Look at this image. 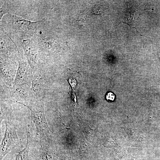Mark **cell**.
<instances>
[{
	"mask_svg": "<svg viewBox=\"0 0 160 160\" xmlns=\"http://www.w3.org/2000/svg\"><path fill=\"white\" fill-rule=\"evenodd\" d=\"M27 142L26 145L23 149L18 153L15 160H28L29 152L31 146L30 133L27 130Z\"/></svg>",
	"mask_w": 160,
	"mask_h": 160,
	"instance_id": "obj_9",
	"label": "cell"
},
{
	"mask_svg": "<svg viewBox=\"0 0 160 160\" xmlns=\"http://www.w3.org/2000/svg\"><path fill=\"white\" fill-rule=\"evenodd\" d=\"M17 71L14 67L1 58V79L5 86L12 87L13 85Z\"/></svg>",
	"mask_w": 160,
	"mask_h": 160,
	"instance_id": "obj_8",
	"label": "cell"
},
{
	"mask_svg": "<svg viewBox=\"0 0 160 160\" xmlns=\"http://www.w3.org/2000/svg\"><path fill=\"white\" fill-rule=\"evenodd\" d=\"M3 97L9 98L25 106L33 104L36 101L31 87L25 84H13L12 87L5 86Z\"/></svg>",
	"mask_w": 160,
	"mask_h": 160,
	"instance_id": "obj_2",
	"label": "cell"
},
{
	"mask_svg": "<svg viewBox=\"0 0 160 160\" xmlns=\"http://www.w3.org/2000/svg\"><path fill=\"white\" fill-rule=\"evenodd\" d=\"M5 130L0 145V160L20 143L15 126L9 121H5Z\"/></svg>",
	"mask_w": 160,
	"mask_h": 160,
	"instance_id": "obj_3",
	"label": "cell"
},
{
	"mask_svg": "<svg viewBox=\"0 0 160 160\" xmlns=\"http://www.w3.org/2000/svg\"><path fill=\"white\" fill-rule=\"evenodd\" d=\"M11 15V23L13 28L20 33L28 34L32 33L39 23L31 22L15 15Z\"/></svg>",
	"mask_w": 160,
	"mask_h": 160,
	"instance_id": "obj_7",
	"label": "cell"
},
{
	"mask_svg": "<svg viewBox=\"0 0 160 160\" xmlns=\"http://www.w3.org/2000/svg\"><path fill=\"white\" fill-rule=\"evenodd\" d=\"M36 100H41L47 90V79L44 73L39 69L33 71L31 87Z\"/></svg>",
	"mask_w": 160,
	"mask_h": 160,
	"instance_id": "obj_4",
	"label": "cell"
},
{
	"mask_svg": "<svg viewBox=\"0 0 160 160\" xmlns=\"http://www.w3.org/2000/svg\"><path fill=\"white\" fill-rule=\"evenodd\" d=\"M92 10L93 12L96 15L101 14L103 12V10L102 9L101 6L100 5H95L92 7Z\"/></svg>",
	"mask_w": 160,
	"mask_h": 160,
	"instance_id": "obj_10",
	"label": "cell"
},
{
	"mask_svg": "<svg viewBox=\"0 0 160 160\" xmlns=\"http://www.w3.org/2000/svg\"><path fill=\"white\" fill-rule=\"evenodd\" d=\"M18 65L13 84H25L31 87L33 71L28 62L19 57Z\"/></svg>",
	"mask_w": 160,
	"mask_h": 160,
	"instance_id": "obj_5",
	"label": "cell"
},
{
	"mask_svg": "<svg viewBox=\"0 0 160 160\" xmlns=\"http://www.w3.org/2000/svg\"><path fill=\"white\" fill-rule=\"evenodd\" d=\"M31 111V118L36 129V135L40 140H47L50 130L46 119L44 104L41 100H36L32 105L25 106Z\"/></svg>",
	"mask_w": 160,
	"mask_h": 160,
	"instance_id": "obj_1",
	"label": "cell"
},
{
	"mask_svg": "<svg viewBox=\"0 0 160 160\" xmlns=\"http://www.w3.org/2000/svg\"><path fill=\"white\" fill-rule=\"evenodd\" d=\"M106 99L108 101H113L115 98V95L111 92L108 93L106 95Z\"/></svg>",
	"mask_w": 160,
	"mask_h": 160,
	"instance_id": "obj_11",
	"label": "cell"
},
{
	"mask_svg": "<svg viewBox=\"0 0 160 160\" xmlns=\"http://www.w3.org/2000/svg\"><path fill=\"white\" fill-rule=\"evenodd\" d=\"M22 44L25 56L33 71L39 69L38 53L33 42L25 39L23 40Z\"/></svg>",
	"mask_w": 160,
	"mask_h": 160,
	"instance_id": "obj_6",
	"label": "cell"
}]
</instances>
